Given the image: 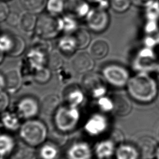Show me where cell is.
I'll use <instances>...</instances> for the list:
<instances>
[{"label":"cell","mask_w":159,"mask_h":159,"mask_svg":"<svg viewBox=\"0 0 159 159\" xmlns=\"http://www.w3.org/2000/svg\"><path fill=\"white\" fill-rule=\"evenodd\" d=\"M126 88L130 98L140 103L155 100L159 91L156 80L145 72H139L130 77Z\"/></svg>","instance_id":"obj_1"},{"label":"cell","mask_w":159,"mask_h":159,"mask_svg":"<svg viewBox=\"0 0 159 159\" xmlns=\"http://www.w3.org/2000/svg\"><path fill=\"white\" fill-rule=\"evenodd\" d=\"M21 139L27 145L35 147L43 143L48 135L46 124L38 119L26 120L19 129Z\"/></svg>","instance_id":"obj_2"},{"label":"cell","mask_w":159,"mask_h":159,"mask_svg":"<svg viewBox=\"0 0 159 159\" xmlns=\"http://www.w3.org/2000/svg\"><path fill=\"white\" fill-rule=\"evenodd\" d=\"M53 122L55 127L60 132H70L78 125L81 113L79 107L66 104H61L53 114Z\"/></svg>","instance_id":"obj_3"},{"label":"cell","mask_w":159,"mask_h":159,"mask_svg":"<svg viewBox=\"0 0 159 159\" xmlns=\"http://www.w3.org/2000/svg\"><path fill=\"white\" fill-rule=\"evenodd\" d=\"M107 82L102 74L90 71L84 74L81 80V88L84 92L93 99H98L106 96Z\"/></svg>","instance_id":"obj_4"},{"label":"cell","mask_w":159,"mask_h":159,"mask_svg":"<svg viewBox=\"0 0 159 159\" xmlns=\"http://www.w3.org/2000/svg\"><path fill=\"white\" fill-rule=\"evenodd\" d=\"M34 32L35 35L45 40H49L57 37L61 32L59 27L58 16H55L49 13L40 14L37 19Z\"/></svg>","instance_id":"obj_5"},{"label":"cell","mask_w":159,"mask_h":159,"mask_svg":"<svg viewBox=\"0 0 159 159\" xmlns=\"http://www.w3.org/2000/svg\"><path fill=\"white\" fill-rule=\"evenodd\" d=\"M101 74L107 83L117 88L126 86L130 78L128 70L117 64L104 66L102 69Z\"/></svg>","instance_id":"obj_6"},{"label":"cell","mask_w":159,"mask_h":159,"mask_svg":"<svg viewBox=\"0 0 159 159\" xmlns=\"http://www.w3.org/2000/svg\"><path fill=\"white\" fill-rule=\"evenodd\" d=\"M84 20L88 28L95 33L105 31L110 23V17L106 9L98 6L91 8Z\"/></svg>","instance_id":"obj_7"},{"label":"cell","mask_w":159,"mask_h":159,"mask_svg":"<svg viewBox=\"0 0 159 159\" xmlns=\"http://www.w3.org/2000/svg\"><path fill=\"white\" fill-rule=\"evenodd\" d=\"M40 112V102L37 98L27 95L20 98L16 105V112L20 119H34Z\"/></svg>","instance_id":"obj_8"},{"label":"cell","mask_w":159,"mask_h":159,"mask_svg":"<svg viewBox=\"0 0 159 159\" xmlns=\"http://www.w3.org/2000/svg\"><path fill=\"white\" fill-rule=\"evenodd\" d=\"M48 53L38 48L30 47L26 53L25 63L27 70L32 73L45 66H47Z\"/></svg>","instance_id":"obj_9"},{"label":"cell","mask_w":159,"mask_h":159,"mask_svg":"<svg viewBox=\"0 0 159 159\" xmlns=\"http://www.w3.org/2000/svg\"><path fill=\"white\" fill-rule=\"evenodd\" d=\"M108 127V120L106 117L101 113L91 115L86 120L84 128L90 135L98 136L104 133Z\"/></svg>","instance_id":"obj_10"},{"label":"cell","mask_w":159,"mask_h":159,"mask_svg":"<svg viewBox=\"0 0 159 159\" xmlns=\"http://www.w3.org/2000/svg\"><path fill=\"white\" fill-rule=\"evenodd\" d=\"M94 59L86 52H80L74 54L71 65L78 73L86 74L92 71L94 66Z\"/></svg>","instance_id":"obj_11"},{"label":"cell","mask_w":159,"mask_h":159,"mask_svg":"<svg viewBox=\"0 0 159 159\" xmlns=\"http://www.w3.org/2000/svg\"><path fill=\"white\" fill-rule=\"evenodd\" d=\"M158 147L156 140L150 136L140 137L137 143L140 159H152L155 157Z\"/></svg>","instance_id":"obj_12"},{"label":"cell","mask_w":159,"mask_h":159,"mask_svg":"<svg viewBox=\"0 0 159 159\" xmlns=\"http://www.w3.org/2000/svg\"><path fill=\"white\" fill-rule=\"evenodd\" d=\"M84 93L81 86L76 84L68 86L63 91V99L65 104L79 107L84 101Z\"/></svg>","instance_id":"obj_13"},{"label":"cell","mask_w":159,"mask_h":159,"mask_svg":"<svg viewBox=\"0 0 159 159\" xmlns=\"http://www.w3.org/2000/svg\"><path fill=\"white\" fill-rule=\"evenodd\" d=\"M6 89L5 91L8 94H14L17 93L22 84V73L17 69H11L8 70L5 74Z\"/></svg>","instance_id":"obj_14"},{"label":"cell","mask_w":159,"mask_h":159,"mask_svg":"<svg viewBox=\"0 0 159 159\" xmlns=\"http://www.w3.org/2000/svg\"><path fill=\"white\" fill-rule=\"evenodd\" d=\"M111 98L114 104V112L120 116L129 114L132 110V104L130 99L120 93L114 94Z\"/></svg>","instance_id":"obj_15"},{"label":"cell","mask_w":159,"mask_h":159,"mask_svg":"<svg viewBox=\"0 0 159 159\" xmlns=\"http://www.w3.org/2000/svg\"><path fill=\"white\" fill-rule=\"evenodd\" d=\"M57 45L58 50L66 56L73 55L78 50L73 34H64L59 38Z\"/></svg>","instance_id":"obj_16"},{"label":"cell","mask_w":159,"mask_h":159,"mask_svg":"<svg viewBox=\"0 0 159 159\" xmlns=\"http://www.w3.org/2000/svg\"><path fill=\"white\" fill-rule=\"evenodd\" d=\"M61 105L60 96L55 93H50L44 96L40 102V112L46 115L53 116Z\"/></svg>","instance_id":"obj_17"},{"label":"cell","mask_w":159,"mask_h":159,"mask_svg":"<svg viewBox=\"0 0 159 159\" xmlns=\"http://www.w3.org/2000/svg\"><path fill=\"white\" fill-rule=\"evenodd\" d=\"M67 154L69 159H90L91 150L88 143L78 142L70 147Z\"/></svg>","instance_id":"obj_18"},{"label":"cell","mask_w":159,"mask_h":159,"mask_svg":"<svg viewBox=\"0 0 159 159\" xmlns=\"http://www.w3.org/2000/svg\"><path fill=\"white\" fill-rule=\"evenodd\" d=\"M58 22L61 32L65 34H73L79 29L76 17L71 14L58 17Z\"/></svg>","instance_id":"obj_19"},{"label":"cell","mask_w":159,"mask_h":159,"mask_svg":"<svg viewBox=\"0 0 159 159\" xmlns=\"http://www.w3.org/2000/svg\"><path fill=\"white\" fill-rule=\"evenodd\" d=\"M11 159H36L35 152L32 147L25 142L19 143L11 152Z\"/></svg>","instance_id":"obj_20"},{"label":"cell","mask_w":159,"mask_h":159,"mask_svg":"<svg viewBox=\"0 0 159 159\" xmlns=\"http://www.w3.org/2000/svg\"><path fill=\"white\" fill-rule=\"evenodd\" d=\"M109 51L108 43L103 39H97L93 41L89 46V53L95 60L105 58Z\"/></svg>","instance_id":"obj_21"},{"label":"cell","mask_w":159,"mask_h":159,"mask_svg":"<svg viewBox=\"0 0 159 159\" xmlns=\"http://www.w3.org/2000/svg\"><path fill=\"white\" fill-rule=\"evenodd\" d=\"M116 159H140V154L137 147L129 143H121L116 149Z\"/></svg>","instance_id":"obj_22"},{"label":"cell","mask_w":159,"mask_h":159,"mask_svg":"<svg viewBox=\"0 0 159 159\" xmlns=\"http://www.w3.org/2000/svg\"><path fill=\"white\" fill-rule=\"evenodd\" d=\"M116 152L114 141L104 140L99 142L95 147V153L99 159H106L111 157Z\"/></svg>","instance_id":"obj_23"},{"label":"cell","mask_w":159,"mask_h":159,"mask_svg":"<svg viewBox=\"0 0 159 159\" xmlns=\"http://www.w3.org/2000/svg\"><path fill=\"white\" fill-rule=\"evenodd\" d=\"M1 122L7 129L15 131L20 129V117L16 112L4 111L1 114Z\"/></svg>","instance_id":"obj_24"},{"label":"cell","mask_w":159,"mask_h":159,"mask_svg":"<svg viewBox=\"0 0 159 159\" xmlns=\"http://www.w3.org/2000/svg\"><path fill=\"white\" fill-rule=\"evenodd\" d=\"M47 0H19L21 7L27 12L40 14L46 8Z\"/></svg>","instance_id":"obj_25"},{"label":"cell","mask_w":159,"mask_h":159,"mask_svg":"<svg viewBox=\"0 0 159 159\" xmlns=\"http://www.w3.org/2000/svg\"><path fill=\"white\" fill-rule=\"evenodd\" d=\"M37 19L36 14L27 12L21 15V19L19 26L21 30L26 33H30L35 31Z\"/></svg>","instance_id":"obj_26"},{"label":"cell","mask_w":159,"mask_h":159,"mask_svg":"<svg viewBox=\"0 0 159 159\" xmlns=\"http://www.w3.org/2000/svg\"><path fill=\"white\" fill-rule=\"evenodd\" d=\"M73 35L76 40L78 50H83L89 46L91 38L89 32L83 28H79Z\"/></svg>","instance_id":"obj_27"},{"label":"cell","mask_w":159,"mask_h":159,"mask_svg":"<svg viewBox=\"0 0 159 159\" xmlns=\"http://www.w3.org/2000/svg\"><path fill=\"white\" fill-rule=\"evenodd\" d=\"M61 53L58 50H52L48 56L47 66L51 71H58L63 65Z\"/></svg>","instance_id":"obj_28"},{"label":"cell","mask_w":159,"mask_h":159,"mask_svg":"<svg viewBox=\"0 0 159 159\" xmlns=\"http://www.w3.org/2000/svg\"><path fill=\"white\" fill-rule=\"evenodd\" d=\"M26 48L24 39L20 35L14 34V45L11 52L7 55L11 57H18L22 55Z\"/></svg>","instance_id":"obj_29"},{"label":"cell","mask_w":159,"mask_h":159,"mask_svg":"<svg viewBox=\"0 0 159 159\" xmlns=\"http://www.w3.org/2000/svg\"><path fill=\"white\" fill-rule=\"evenodd\" d=\"M66 4L65 0H47L46 9L48 13L58 16L65 11Z\"/></svg>","instance_id":"obj_30"},{"label":"cell","mask_w":159,"mask_h":159,"mask_svg":"<svg viewBox=\"0 0 159 159\" xmlns=\"http://www.w3.org/2000/svg\"><path fill=\"white\" fill-rule=\"evenodd\" d=\"M16 146L14 139L7 134H0V155L2 157L11 153Z\"/></svg>","instance_id":"obj_31"},{"label":"cell","mask_w":159,"mask_h":159,"mask_svg":"<svg viewBox=\"0 0 159 159\" xmlns=\"http://www.w3.org/2000/svg\"><path fill=\"white\" fill-rule=\"evenodd\" d=\"M52 71L47 66H45L34 71L32 75V78L35 83L44 84L49 82L52 78Z\"/></svg>","instance_id":"obj_32"},{"label":"cell","mask_w":159,"mask_h":159,"mask_svg":"<svg viewBox=\"0 0 159 159\" xmlns=\"http://www.w3.org/2000/svg\"><path fill=\"white\" fill-rule=\"evenodd\" d=\"M14 45V34L7 32L0 34V51L7 55Z\"/></svg>","instance_id":"obj_33"},{"label":"cell","mask_w":159,"mask_h":159,"mask_svg":"<svg viewBox=\"0 0 159 159\" xmlns=\"http://www.w3.org/2000/svg\"><path fill=\"white\" fill-rule=\"evenodd\" d=\"M144 7L147 19L158 21L159 19V1L152 0Z\"/></svg>","instance_id":"obj_34"},{"label":"cell","mask_w":159,"mask_h":159,"mask_svg":"<svg viewBox=\"0 0 159 159\" xmlns=\"http://www.w3.org/2000/svg\"><path fill=\"white\" fill-rule=\"evenodd\" d=\"M58 149L52 144L47 143L40 150V155L42 159H55L58 156Z\"/></svg>","instance_id":"obj_35"},{"label":"cell","mask_w":159,"mask_h":159,"mask_svg":"<svg viewBox=\"0 0 159 159\" xmlns=\"http://www.w3.org/2000/svg\"><path fill=\"white\" fill-rule=\"evenodd\" d=\"M97 105L103 112H109L114 111V104L111 97L106 95L97 99Z\"/></svg>","instance_id":"obj_36"},{"label":"cell","mask_w":159,"mask_h":159,"mask_svg":"<svg viewBox=\"0 0 159 159\" xmlns=\"http://www.w3.org/2000/svg\"><path fill=\"white\" fill-rule=\"evenodd\" d=\"M131 4L130 0H110L109 6L116 12L122 13L129 9Z\"/></svg>","instance_id":"obj_37"},{"label":"cell","mask_w":159,"mask_h":159,"mask_svg":"<svg viewBox=\"0 0 159 159\" xmlns=\"http://www.w3.org/2000/svg\"><path fill=\"white\" fill-rule=\"evenodd\" d=\"M21 19V15L15 11H10L6 22L7 24L11 27H16L19 25Z\"/></svg>","instance_id":"obj_38"},{"label":"cell","mask_w":159,"mask_h":159,"mask_svg":"<svg viewBox=\"0 0 159 159\" xmlns=\"http://www.w3.org/2000/svg\"><path fill=\"white\" fill-rule=\"evenodd\" d=\"M10 102L9 94L6 91H0V115L6 111Z\"/></svg>","instance_id":"obj_39"},{"label":"cell","mask_w":159,"mask_h":159,"mask_svg":"<svg viewBox=\"0 0 159 159\" xmlns=\"http://www.w3.org/2000/svg\"><path fill=\"white\" fill-rule=\"evenodd\" d=\"M9 12L10 10L7 4L5 1L0 0V22L6 21Z\"/></svg>","instance_id":"obj_40"},{"label":"cell","mask_w":159,"mask_h":159,"mask_svg":"<svg viewBox=\"0 0 159 159\" xmlns=\"http://www.w3.org/2000/svg\"><path fill=\"white\" fill-rule=\"evenodd\" d=\"M157 22L158 21H157V20H147V22H146L145 27H144L145 32L148 34H150L156 32L158 28Z\"/></svg>","instance_id":"obj_41"},{"label":"cell","mask_w":159,"mask_h":159,"mask_svg":"<svg viewBox=\"0 0 159 159\" xmlns=\"http://www.w3.org/2000/svg\"><path fill=\"white\" fill-rule=\"evenodd\" d=\"M144 43L145 47L152 48L157 43V40L153 37L148 36L144 40Z\"/></svg>","instance_id":"obj_42"},{"label":"cell","mask_w":159,"mask_h":159,"mask_svg":"<svg viewBox=\"0 0 159 159\" xmlns=\"http://www.w3.org/2000/svg\"><path fill=\"white\" fill-rule=\"evenodd\" d=\"M6 89V78L4 74L0 72V91H5Z\"/></svg>","instance_id":"obj_43"},{"label":"cell","mask_w":159,"mask_h":159,"mask_svg":"<svg viewBox=\"0 0 159 159\" xmlns=\"http://www.w3.org/2000/svg\"><path fill=\"white\" fill-rule=\"evenodd\" d=\"M131 2L134 3L138 6H143L145 7L147 4H148L152 0H130Z\"/></svg>","instance_id":"obj_44"},{"label":"cell","mask_w":159,"mask_h":159,"mask_svg":"<svg viewBox=\"0 0 159 159\" xmlns=\"http://www.w3.org/2000/svg\"><path fill=\"white\" fill-rule=\"evenodd\" d=\"M88 2H91V3H97V4H99L101 2L105 1V0H84Z\"/></svg>","instance_id":"obj_45"},{"label":"cell","mask_w":159,"mask_h":159,"mask_svg":"<svg viewBox=\"0 0 159 159\" xmlns=\"http://www.w3.org/2000/svg\"><path fill=\"white\" fill-rule=\"evenodd\" d=\"M4 55H5V54L3 53L2 52H1L0 51V65L2 63V61H3V60H4Z\"/></svg>","instance_id":"obj_46"},{"label":"cell","mask_w":159,"mask_h":159,"mask_svg":"<svg viewBox=\"0 0 159 159\" xmlns=\"http://www.w3.org/2000/svg\"><path fill=\"white\" fill-rule=\"evenodd\" d=\"M155 103H156V105H157V107L159 109V91H158L157 96V98L155 99Z\"/></svg>","instance_id":"obj_47"},{"label":"cell","mask_w":159,"mask_h":159,"mask_svg":"<svg viewBox=\"0 0 159 159\" xmlns=\"http://www.w3.org/2000/svg\"><path fill=\"white\" fill-rule=\"evenodd\" d=\"M155 157H156L157 159H159V146L157 148L156 154H155Z\"/></svg>","instance_id":"obj_48"},{"label":"cell","mask_w":159,"mask_h":159,"mask_svg":"<svg viewBox=\"0 0 159 159\" xmlns=\"http://www.w3.org/2000/svg\"><path fill=\"white\" fill-rule=\"evenodd\" d=\"M157 70H158V72H157V73H158V78H159V67L157 68Z\"/></svg>","instance_id":"obj_49"},{"label":"cell","mask_w":159,"mask_h":159,"mask_svg":"<svg viewBox=\"0 0 159 159\" xmlns=\"http://www.w3.org/2000/svg\"><path fill=\"white\" fill-rule=\"evenodd\" d=\"M3 157H2V155H0V159H3Z\"/></svg>","instance_id":"obj_50"},{"label":"cell","mask_w":159,"mask_h":159,"mask_svg":"<svg viewBox=\"0 0 159 159\" xmlns=\"http://www.w3.org/2000/svg\"><path fill=\"white\" fill-rule=\"evenodd\" d=\"M1 1H9V0H1Z\"/></svg>","instance_id":"obj_51"},{"label":"cell","mask_w":159,"mask_h":159,"mask_svg":"<svg viewBox=\"0 0 159 159\" xmlns=\"http://www.w3.org/2000/svg\"><path fill=\"white\" fill-rule=\"evenodd\" d=\"M158 137H159V131H158Z\"/></svg>","instance_id":"obj_52"},{"label":"cell","mask_w":159,"mask_h":159,"mask_svg":"<svg viewBox=\"0 0 159 159\" xmlns=\"http://www.w3.org/2000/svg\"><path fill=\"white\" fill-rule=\"evenodd\" d=\"M98 159H99V158H98Z\"/></svg>","instance_id":"obj_53"}]
</instances>
